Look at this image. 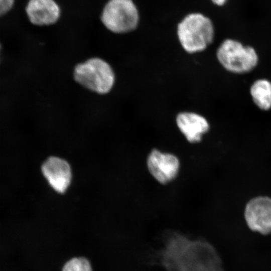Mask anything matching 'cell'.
I'll use <instances>...</instances> for the list:
<instances>
[{"label":"cell","instance_id":"cell-1","mask_svg":"<svg viewBox=\"0 0 271 271\" xmlns=\"http://www.w3.org/2000/svg\"><path fill=\"white\" fill-rule=\"evenodd\" d=\"M166 271H224L216 250L209 242L173 233L160 254Z\"/></svg>","mask_w":271,"mask_h":271},{"label":"cell","instance_id":"cell-2","mask_svg":"<svg viewBox=\"0 0 271 271\" xmlns=\"http://www.w3.org/2000/svg\"><path fill=\"white\" fill-rule=\"evenodd\" d=\"M74 81L85 89L97 94L109 93L115 82V75L109 64L98 57H91L73 67Z\"/></svg>","mask_w":271,"mask_h":271},{"label":"cell","instance_id":"cell-3","mask_svg":"<svg viewBox=\"0 0 271 271\" xmlns=\"http://www.w3.org/2000/svg\"><path fill=\"white\" fill-rule=\"evenodd\" d=\"M177 33L183 48L192 53L205 50L212 43L214 29L209 18L200 13H193L179 23Z\"/></svg>","mask_w":271,"mask_h":271},{"label":"cell","instance_id":"cell-4","mask_svg":"<svg viewBox=\"0 0 271 271\" xmlns=\"http://www.w3.org/2000/svg\"><path fill=\"white\" fill-rule=\"evenodd\" d=\"M216 56L227 71L236 74L249 72L257 65L258 57L255 50L231 39L224 40L217 49Z\"/></svg>","mask_w":271,"mask_h":271},{"label":"cell","instance_id":"cell-5","mask_svg":"<svg viewBox=\"0 0 271 271\" xmlns=\"http://www.w3.org/2000/svg\"><path fill=\"white\" fill-rule=\"evenodd\" d=\"M101 20L108 30L123 33L136 28L139 14L131 0H109L103 9Z\"/></svg>","mask_w":271,"mask_h":271},{"label":"cell","instance_id":"cell-6","mask_svg":"<svg viewBox=\"0 0 271 271\" xmlns=\"http://www.w3.org/2000/svg\"><path fill=\"white\" fill-rule=\"evenodd\" d=\"M244 219L252 231L263 235L271 234V198L259 196L251 199L246 205Z\"/></svg>","mask_w":271,"mask_h":271},{"label":"cell","instance_id":"cell-7","mask_svg":"<svg viewBox=\"0 0 271 271\" xmlns=\"http://www.w3.org/2000/svg\"><path fill=\"white\" fill-rule=\"evenodd\" d=\"M147 165L152 176L164 185L175 179L180 168V162L176 156L157 149L150 152L147 158Z\"/></svg>","mask_w":271,"mask_h":271},{"label":"cell","instance_id":"cell-8","mask_svg":"<svg viewBox=\"0 0 271 271\" xmlns=\"http://www.w3.org/2000/svg\"><path fill=\"white\" fill-rule=\"evenodd\" d=\"M41 171L49 185L58 193H64L71 183V167L63 159L49 157L42 165Z\"/></svg>","mask_w":271,"mask_h":271},{"label":"cell","instance_id":"cell-9","mask_svg":"<svg viewBox=\"0 0 271 271\" xmlns=\"http://www.w3.org/2000/svg\"><path fill=\"white\" fill-rule=\"evenodd\" d=\"M26 11L30 22L36 26H47L55 23L60 11L54 0H29Z\"/></svg>","mask_w":271,"mask_h":271},{"label":"cell","instance_id":"cell-10","mask_svg":"<svg viewBox=\"0 0 271 271\" xmlns=\"http://www.w3.org/2000/svg\"><path fill=\"white\" fill-rule=\"evenodd\" d=\"M176 122L181 132L191 143L200 142L202 136L209 129V124L206 118L194 112L179 113L177 116Z\"/></svg>","mask_w":271,"mask_h":271},{"label":"cell","instance_id":"cell-11","mask_svg":"<svg viewBox=\"0 0 271 271\" xmlns=\"http://www.w3.org/2000/svg\"><path fill=\"white\" fill-rule=\"evenodd\" d=\"M250 94L255 105L262 110L271 108V82L265 79L255 81L250 88Z\"/></svg>","mask_w":271,"mask_h":271},{"label":"cell","instance_id":"cell-12","mask_svg":"<svg viewBox=\"0 0 271 271\" xmlns=\"http://www.w3.org/2000/svg\"><path fill=\"white\" fill-rule=\"evenodd\" d=\"M62 271H92L89 261L84 258H74L68 261Z\"/></svg>","mask_w":271,"mask_h":271},{"label":"cell","instance_id":"cell-13","mask_svg":"<svg viewBox=\"0 0 271 271\" xmlns=\"http://www.w3.org/2000/svg\"><path fill=\"white\" fill-rule=\"evenodd\" d=\"M14 0H0V14L3 15L12 8Z\"/></svg>","mask_w":271,"mask_h":271},{"label":"cell","instance_id":"cell-14","mask_svg":"<svg viewBox=\"0 0 271 271\" xmlns=\"http://www.w3.org/2000/svg\"><path fill=\"white\" fill-rule=\"evenodd\" d=\"M212 2L215 5L218 6H224L227 0H211Z\"/></svg>","mask_w":271,"mask_h":271}]
</instances>
